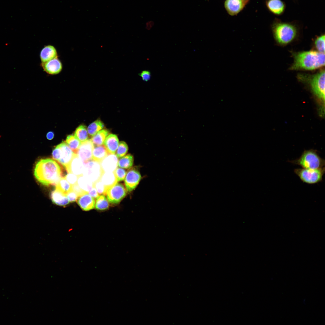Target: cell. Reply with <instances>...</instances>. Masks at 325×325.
Segmentation results:
<instances>
[{
    "mask_svg": "<svg viewBox=\"0 0 325 325\" xmlns=\"http://www.w3.org/2000/svg\"><path fill=\"white\" fill-rule=\"evenodd\" d=\"M109 134V132L107 130L102 129L93 136L91 140L95 145H101L103 144L105 138Z\"/></svg>",
    "mask_w": 325,
    "mask_h": 325,
    "instance_id": "603a6c76",
    "label": "cell"
},
{
    "mask_svg": "<svg viewBox=\"0 0 325 325\" xmlns=\"http://www.w3.org/2000/svg\"><path fill=\"white\" fill-rule=\"evenodd\" d=\"M104 127V123L100 120H97L89 125L88 127V134L93 136L98 132L103 129Z\"/></svg>",
    "mask_w": 325,
    "mask_h": 325,
    "instance_id": "4316f807",
    "label": "cell"
},
{
    "mask_svg": "<svg viewBox=\"0 0 325 325\" xmlns=\"http://www.w3.org/2000/svg\"><path fill=\"white\" fill-rule=\"evenodd\" d=\"M84 163L83 175L93 183L99 180L103 172L100 163L91 159Z\"/></svg>",
    "mask_w": 325,
    "mask_h": 325,
    "instance_id": "52a82bcc",
    "label": "cell"
},
{
    "mask_svg": "<svg viewBox=\"0 0 325 325\" xmlns=\"http://www.w3.org/2000/svg\"><path fill=\"white\" fill-rule=\"evenodd\" d=\"M63 166L50 158L42 159L36 164L34 175L36 180L46 186H55L64 175ZM67 171V170H66Z\"/></svg>",
    "mask_w": 325,
    "mask_h": 325,
    "instance_id": "6da1fadb",
    "label": "cell"
},
{
    "mask_svg": "<svg viewBox=\"0 0 325 325\" xmlns=\"http://www.w3.org/2000/svg\"><path fill=\"white\" fill-rule=\"evenodd\" d=\"M104 143L109 153L115 154L119 145V140L116 135L111 134L107 137Z\"/></svg>",
    "mask_w": 325,
    "mask_h": 325,
    "instance_id": "ac0fdd59",
    "label": "cell"
},
{
    "mask_svg": "<svg viewBox=\"0 0 325 325\" xmlns=\"http://www.w3.org/2000/svg\"><path fill=\"white\" fill-rule=\"evenodd\" d=\"M40 57L42 62H45L58 57L57 52L54 46L48 45L42 49Z\"/></svg>",
    "mask_w": 325,
    "mask_h": 325,
    "instance_id": "d6986e66",
    "label": "cell"
},
{
    "mask_svg": "<svg viewBox=\"0 0 325 325\" xmlns=\"http://www.w3.org/2000/svg\"><path fill=\"white\" fill-rule=\"evenodd\" d=\"M297 77L302 82L309 83L313 92L324 102L325 70H323L314 74H299Z\"/></svg>",
    "mask_w": 325,
    "mask_h": 325,
    "instance_id": "277c9868",
    "label": "cell"
},
{
    "mask_svg": "<svg viewBox=\"0 0 325 325\" xmlns=\"http://www.w3.org/2000/svg\"><path fill=\"white\" fill-rule=\"evenodd\" d=\"M265 5L268 10L273 14L282 15L286 8V5L282 0H266Z\"/></svg>",
    "mask_w": 325,
    "mask_h": 325,
    "instance_id": "4fadbf2b",
    "label": "cell"
},
{
    "mask_svg": "<svg viewBox=\"0 0 325 325\" xmlns=\"http://www.w3.org/2000/svg\"><path fill=\"white\" fill-rule=\"evenodd\" d=\"M93 186L95 188L99 194L106 195L104 186L100 180L93 183Z\"/></svg>",
    "mask_w": 325,
    "mask_h": 325,
    "instance_id": "836d02e7",
    "label": "cell"
},
{
    "mask_svg": "<svg viewBox=\"0 0 325 325\" xmlns=\"http://www.w3.org/2000/svg\"><path fill=\"white\" fill-rule=\"evenodd\" d=\"M109 203L106 197L103 195L98 196L95 204V208L99 210H104L108 209Z\"/></svg>",
    "mask_w": 325,
    "mask_h": 325,
    "instance_id": "f546056e",
    "label": "cell"
},
{
    "mask_svg": "<svg viewBox=\"0 0 325 325\" xmlns=\"http://www.w3.org/2000/svg\"><path fill=\"white\" fill-rule=\"evenodd\" d=\"M58 145L62 150V154L61 159L57 162L65 168L71 160L74 153L65 141Z\"/></svg>",
    "mask_w": 325,
    "mask_h": 325,
    "instance_id": "9a60e30c",
    "label": "cell"
},
{
    "mask_svg": "<svg viewBox=\"0 0 325 325\" xmlns=\"http://www.w3.org/2000/svg\"><path fill=\"white\" fill-rule=\"evenodd\" d=\"M77 203L80 208L83 210L88 211L94 208L95 201L94 198L85 193L78 197Z\"/></svg>",
    "mask_w": 325,
    "mask_h": 325,
    "instance_id": "e0dca14e",
    "label": "cell"
},
{
    "mask_svg": "<svg viewBox=\"0 0 325 325\" xmlns=\"http://www.w3.org/2000/svg\"><path fill=\"white\" fill-rule=\"evenodd\" d=\"M294 62L291 70H313L325 65V54L318 51H310L292 53Z\"/></svg>",
    "mask_w": 325,
    "mask_h": 325,
    "instance_id": "7a4b0ae2",
    "label": "cell"
},
{
    "mask_svg": "<svg viewBox=\"0 0 325 325\" xmlns=\"http://www.w3.org/2000/svg\"><path fill=\"white\" fill-rule=\"evenodd\" d=\"M139 75L141 77L142 79L145 82L150 80L151 77L150 72L147 70L142 71L139 74Z\"/></svg>",
    "mask_w": 325,
    "mask_h": 325,
    "instance_id": "74e56055",
    "label": "cell"
},
{
    "mask_svg": "<svg viewBox=\"0 0 325 325\" xmlns=\"http://www.w3.org/2000/svg\"><path fill=\"white\" fill-rule=\"evenodd\" d=\"M55 186L56 189L66 195L72 190V185L63 177L60 179Z\"/></svg>",
    "mask_w": 325,
    "mask_h": 325,
    "instance_id": "83f0119b",
    "label": "cell"
},
{
    "mask_svg": "<svg viewBox=\"0 0 325 325\" xmlns=\"http://www.w3.org/2000/svg\"><path fill=\"white\" fill-rule=\"evenodd\" d=\"M62 154V150L59 146L57 145L52 151V158L58 161L61 159Z\"/></svg>",
    "mask_w": 325,
    "mask_h": 325,
    "instance_id": "d590c367",
    "label": "cell"
},
{
    "mask_svg": "<svg viewBox=\"0 0 325 325\" xmlns=\"http://www.w3.org/2000/svg\"><path fill=\"white\" fill-rule=\"evenodd\" d=\"M78 176L71 173H68L65 178L72 186L77 183Z\"/></svg>",
    "mask_w": 325,
    "mask_h": 325,
    "instance_id": "e575fe53",
    "label": "cell"
},
{
    "mask_svg": "<svg viewBox=\"0 0 325 325\" xmlns=\"http://www.w3.org/2000/svg\"><path fill=\"white\" fill-rule=\"evenodd\" d=\"M66 142L73 152L77 154L81 142L74 135H71L67 137Z\"/></svg>",
    "mask_w": 325,
    "mask_h": 325,
    "instance_id": "cb8c5ba5",
    "label": "cell"
},
{
    "mask_svg": "<svg viewBox=\"0 0 325 325\" xmlns=\"http://www.w3.org/2000/svg\"><path fill=\"white\" fill-rule=\"evenodd\" d=\"M274 39L281 45L290 43L296 38L298 32L296 25L293 22H283L280 19H274L271 25Z\"/></svg>",
    "mask_w": 325,
    "mask_h": 325,
    "instance_id": "3957f363",
    "label": "cell"
},
{
    "mask_svg": "<svg viewBox=\"0 0 325 325\" xmlns=\"http://www.w3.org/2000/svg\"><path fill=\"white\" fill-rule=\"evenodd\" d=\"M100 180L104 186L106 193L118 182L114 172H104Z\"/></svg>",
    "mask_w": 325,
    "mask_h": 325,
    "instance_id": "44dd1931",
    "label": "cell"
},
{
    "mask_svg": "<svg viewBox=\"0 0 325 325\" xmlns=\"http://www.w3.org/2000/svg\"><path fill=\"white\" fill-rule=\"evenodd\" d=\"M94 144L90 139L81 143L78 149L77 155L84 162L92 159V154Z\"/></svg>",
    "mask_w": 325,
    "mask_h": 325,
    "instance_id": "30bf717a",
    "label": "cell"
},
{
    "mask_svg": "<svg viewBox=\"0 0 325 325\" xmlns=\"http://www.w3.org/2000/svg\"><path fill=\"white\" fill-rule=\"evenodd\" d=\"M141 178L140 172L137 169H131L129 170L126 174L124 181L127 190L130 192L134 190Z\"/></svg>",
    "mask_w": 325,
    "mask_h": 325,
    "instance_id": "9c48e42d",
    "label": "cell"
},
{
    "mask_svg": "<svg viewBox=\"0 0 325 325\" xmlns=\"http://www.w3.org/2000/svg\"><path fill=\"white\" fill-rule=\"evenodd\" d=\"M41 66L48 74L54 75L59 73L62 69V65L58 57L45 62H42Z\"/></svg>",
    "mask_w": 325,
    "mask_h": 325,
    "instance_id": "7c38bea8",
    "label": "cell"
},
{
    "mask_svg": "<svg viewBox=\"0 0 325 325\" xmlns=\"http://www.w3.org/2000/svg\"><path fill=\"white\" fill-rule=\"evenodd\" d=\"M50 197L53 203L58 205L65 206L70 202L66 194L56 189L51 192Z\"/></svg>",
    "mask_w": 325,
    "mask_h": 325,
    "instance_id": "ffe728a7",
    "label": "cell"
},
{
    "mask_svg": "<svg viewBox=\"0 0 325 325\" xmlns=\"http://www.w3.org/2000/svg\"><path fill=\"white\" fill-rule=\"evenodd\" d=\"M245 5L241 0H226L224 4L227 11L231 16L237 14L243 10Z\"/></svg>",
    "mask_w": 325,
    "mask_h": 325,
    "instance_id": "2e32d148",
    "label": "cell"
},
{
    "mask_svg": "<svg viewBox=\"0 0 325 325\" xmlns=\"http://www.w3.org/2000/svg\"><path fill=\"white\" fill-rule=\"evenodd\" d=\"M154 22L152 21H149L146 23V28L147 29H150L153 26Z\"/></svg>",
    "mask_w": 325,
    "mask_h": 325,
    "instance_id": "60d3db41",
    "label": "cell"
},
{
    "mask_svg": "<svg viewBox=\"0 0 325 325\" xmlns=\"http://www.w3.org/2000/svg\"><path fill=\"white\" fill-rule=\"evenodd\" d=\"M134 162L133 156L128 154L121 157L118 161V165L119 167L129 169L132 166Z\"/></svg>",
    "mask_w": 325,
    "mask_h": 325,
    "instance_id": "484cf974",
    "label": "cell"
},
{
    "mask_svg": "<svg viewBox=\"0 0 325 325\" xmlns=\"http://www.w3.org/2000/svg\"><path fill=\"white\" fill-rule=\"evenodd\" d=\"M67 199L69 202H74L77 200L78 196L76 193L72 190L68 193L66 194Z\"/></svg>",
    "mask_w": 325,
    "mask_h": 325,
    "instance_id": "8d00e7d4",
    "label": "cell"
},
{
    "mask_svg": "<svg viewBox=\"0 0 325 325\" xmlns=\"http://www.w3.org/2000/svg\"><path fill=\"white\" fill-rule=\"evenodd\" d=\"M241 0L244 3V4L246 5L249 2V1L250 0Z\"/></svg>",
    "mask_w": 325,
    "mask_h": 325,
    "instance_id": "7bdbcfd3",
    "label": "cell"
},
{
    "mask_svg": "<svg viewBox=\"0 0 325 325\" xmlns=\"http://www.w3.org/2000/svg\"><path fill=\"white\" fill-rule=\"evenodd\" d=\"M54 136V133L51 131L48 132L46 135L47 138L49 140H51L53 139Z\"/></svg>",
    "mask_w": 325,
    "mask_h": 325,
    "instance_id": "b9f144b4",
    "label": "cell"
},
{
    "mask_svg": "<svg viewBox=\"0 0 325 325\" xmlns=\"http://www.w3.org/2000/svg\"><path fill=\"white\" fill-rule=\"evenodd\" d=\"M118 149L116 153V155L118 158H121L125 156L128 151V147L126 143L124 141H121L119 143Z\"/></svg>",
    "mask_w": 325,
    "mask_h": 325,
    "instance_id": "1f68e13d",
    "label": "cell"
},
{
    "mask_svg": "<svg viewBox=\"0 0 325 325\" xmlns=\"http://www.w3.org/2000/svg\"><path fill=\"white\" fill-rule=\"evenodd\" d=\"M88 193L89 195L94 198H97L99 196L96 189L93 186Z\"/></svg>",
    "mask_w": 325,
    "mask_h": 325,
    "instance_id": "ab89813d",
    "label": "cell"
},
{
    "mask_svg": "<svg viewBox=\"0 0 325 325\" xmlns=\"http://www.w3.org/2000/svg\"><path fill=\"white\" fill-rule=\"evenodd\" d=\"M88 132L86 126L84 125H81L76 129L74 135L81 142H83L88 140Z\"/></svg>",
    "mask_w": 325,
    "mask_h": 325,
    "instance_id": "f1b7e54d",
    "label": "cell"
},
{
    "mask_svg": "<svg viewBox=\"0 0 325 325\" xmlns=\"http://www.w3.org/2000/svg\"><path fill=\"white\" fill-rule=\"evenodd\" d=\"M65 168L67 173H72L79 176L83 175L84 163L77 154L74 153L71 160Z\"/></svg>",
    "mask_w": 325,
    "mask_h": 325,
    "instance_id": "8fae6325",
    "label": "cell"
},
{
    "mask_svg": "<svg viewBox=\"0 0 325 325\" xmlns=\"http://www.w3.org/2000/svg\"><path fill=\"white\" fill-rule=\"evenodd\" d=\"M72 190L77 193L78 197L85 193L87 192L82 190L77 183L72 186Z\"/></svg>",
    "mask_w": 325,
    "mask_h": 325,
    "instance_id": "f35d334b",
    "label": "cell"
},
{
    "mask_svg": "<svg viewBox=\"0 0 325 325\" xmlns=\"http://www.w3.org/2000/svg\"><path fill=\"white\" fill-rule=\"evenodd\" d=\"M77 183L82 190L88 193L93 187V183L83 175L78 176Z\"/></svg>",
    "mask_w": 325,
    "mask_h": 325,
    "instance_id": "d4e9b609",
    "label": "cell"
},
{
    "mask_svg": "<svg viewBox=\"0 0 325 325\" xmlns=\"http://www.w3.org/2000/svg\"><path fill=\"white\" fill-rule=\"evenodd\" d=\"M117 181H123L126 175V171L123 169L117 168L114 172Z\"/></svg>",
    "mask_w": 325,
    "mask_h": 325,
    "instance_id": "d6a6232c",
    "label": "cell"
},
{
    "mask_svg": "<svg viewBox=\"0 0 325 325\" xmlns=\"http://www.w3.org/2000/svg\"><path fill=\"white\" fill-rule=\"evenodd\" d=\"M294 172L303 182L314 184L322 181L325 168L316 169L297 168L294 169Z\"/></svg>",
    "mask_w": 325,
    "mask_h": 325,
    "instance_id": "8992f818",
    "label": "cell"
},
{
    "mask_svg": "<svg viewBox=\"0 0 325 325\" xmlns=\"http://www.w3.org/2000/svg\"><path fill=\"white\" fill-rule=\"evenodd\" d=\"M315 46L318 52L325 53V35H322L318 37L314 42Z\"/></svg>",
    "mask_w": 325,
    "mask_h": 325,
    "instance_id": "4dcf8cb0",
    "label": "cell"
},
{
    "mask_svg": "<svg viewBox=\"0 0 325 325\" xmlns=\"http://www.w3.org/2000/svg\"><path fill=\"white\" fill-rule=\"evenodd\" d=\"M118 161L116 155L109 154L100 164L103 172H113L117 168Z\"/></svg>",
    "mask_w": 325,
    "mask_h": 325,
    "instance_id": "5bb4252c",
    "label": "cell"
},
{
    "mask_svg": "<svg viewBox=\"0 0 325 325\" xmlns=\"http://www.w3.org/2000/svg\"><path fill=\"white\" fill-rule=\"evenodd\" d=\"M127 193V190L122 184L117 183L108 189L106 195L110 203L116 204L125 197Z\"/></svg>",
    "mask_w": 325,
    "mask_h": 325,
    "instance_id": "ba28073f",
    "label": "cell"
},
{
    "mask_svg": "<svg viewBox=\"0 0 325 325\" xmlns=\"http://www.w3.org/2000/svg\"><path fill=\"white\" fill-rule=\"evenodd\" d=\"M109 153L104 145L94 147L92 154V159L100 163Z\"/></svg>",
    "mask_w": 325,
    "mask_h": 325,
    "instance_id": "7402d4cb",
    "label": "cell"
},
{
    "mask_svg": "<svg viewBox=\"0 0 325 325\" xmlns=\"http://www.w3.org/2000/svg\"><path fill=\"white\" fill-rule=\"evenodd\" d=\"M289 162L306 169H319L325 165V160L319 156L317 151L312 149L305 150L298 158Z\"/></svg>",
    "mask_w": 325,
    "mask_h": 325,
    "instance_id": "5b68a950",
    "label": "cell"
}]
</instances>
